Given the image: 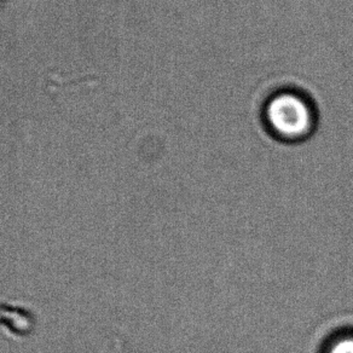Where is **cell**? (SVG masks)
Masks as SVG:
<instances>
[{"label":"cell","instance_id":"1","mask_svg":"<svg viewBox=\"0 0 353 353\" xmlns=\"http://www.w3.org/2000/svg\"><path fill=\"white\" fill-rule=\"evenodd\" d=\"M264 121L274 137L285 142H301L316 128L314 104L295 90H281L265 102Z\"/></svg>","mask_w":353,"mask_h":353},{"label":"cell","instance_id":"2","mask_svg":"<svg viewBox=\"0 0 353 353\" xmlns=\"http://www.w3.org/2000/svg\"><path fill=\"white\" fill-rule=\"evenodd\" d=\"M323 353H353V332L334 335L324 346Z\"/></svg>","mask_w":353,"mask_h":353}]
</instances>
